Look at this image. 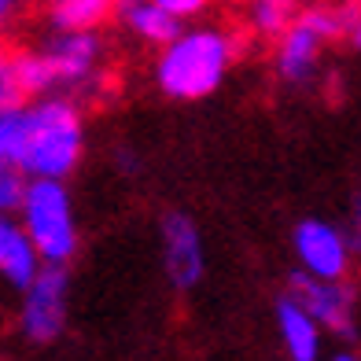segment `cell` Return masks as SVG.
I'll return each mask as SVG.
<instances>
[{"label": "cell", "mask_w": 361, "mask_h": 361, "mask_svg": "<svg viewBox=\"0 0 361 361\" xmlns=\"http://www.w3.org/2000/svg\"><path fill=\"white\" fill-rule=\"evenodd\" d=\"M354 357H357V350H354V347H347V343H343V347L332 354V361H354Z\"/></svg>", "instance_id": "603a6c76"}, {"label": "cell", "mask_w": 361, "mask_h": 361, "mask_svg": "<svg viewBox=\"0 0 361 361\" xmlns=\"http://www.w3.org/2000/svg\"><path fill=\"white\" fill-rule=\"evenodd\" d=\"M291 255L302 273L321 276V281H343L354 269L347 228L324 218H302L291 228Z\"/></svg>", "instance_id": "ba28073f"}, {"label": "cell", "mask_w": 361, "mask_h": 361, "mask_svg": "<svg viewBox=\"0 0 361 361\" xmlns=\"http://www.w3.org/2000/svg\"><path fill=\"white\" fill-rule=\"evenodd\" d=\"M159 48H162L155 59L159 92L170 96V100H203V96L221 89L243 41L218 23H195V26L180 23L177 34Z\"/></svg>", "instance_id": "6da1fadb"}, {"label": "cell", "mask_w": 361, "mask_h": 361, "mask_svg": "<svg viewBox=\"0 0 361 361\" xmlns=\"http://www.w3.org/2000/svg\"><path fill=\"white\" fill-rule=\"evenodd\" d=\"M23 11H26V0H0V37L23 19Z\"/></svg>", "instance_id": "ffe728a7"}, {"label": "cell", "mask_w": 361, "mask_h": 361, "mask_svg": "<svg viewBox=\"0 0 361 361\" xmlns=\"http://www.w3.org/2000/svg\"><path fill=\"white\" fill-rule=\"evenodd\" d=\"M350 8H306L295 11L288 30L276 37V78L291 89H306L321 71V52L328 41L343 37Z\"/></svg>", "instance_id": "5b68a950"}, {"label": "cell", "mask_w": 361, "mask_h": 361, "mask_svg": "<svg viewBox=\"0 0 361 361\" xmlns=\"http://www.w3.org/2000/svg\"><path fill=\"white\" fill-rule=\"evenodd\" d=\"M114 15L122 19V26L144 44H166L177 30L180 19H173L170 11H162L155 0H114Z\"/></svg>", "instance_id": "7c38bea8"}, {"label": "cell", "mask_w": 361, "mask_h": 361, "mask_svg": "<svg viewBox=\"0 0 361 361\" xmlns=\"http://www.w3.org/2000/svg\"><path fill=\"white\" fill-rule=\"evenodd\" d=\"M343 34H347V41L361 52V15H357L354 8H350V15H347V30H343Z\"/></svg>", "instance_id": "7402d4cb"}, {"label": "cell", "mask_w": 361, "mask_h": 361, "mask_svg": "<svg viewBox=\"0 0 361 361\" xmlns=\"http://www.w3.org/2000/svg\"><path fill=\"white\" fill-rule=\"evenodd\" d=\"M155 4H159L162 11H170L173 19L188 23V19H195V15H203V11H207L210 0H155Z\"/></svg>", "instance_id": "ac0fdd59"}, {"label": "cell", "mask_w": 361, "mask_h": 361, "mask_svg": "<svg viewBox=\"0 0 361 361\" xmlns=\"http://www.w3.org/2000/svg\"><path fill=\"white\" fill-rule=\"evenodd\" d=\"M295 299L306 306V314L321 324V332L343 339L347 347L357 343V291L343 281H321L302 269L291 273V288Z\"/></svg>", "instance_id": "52a82bcc"}, {"label": "cell", "mask_w": 361, "mask_h": 361, "mask_svg": "<svg viewBox=\"0 0 361 361\" xmlns=\"http://www.w3.org/2000/svg\"><path fill=\"white\" fill-rule=\"evenodd\" d=\"M114 166H118V170H126L129 177H133V173H140V159H137V152H133V147H118V152H114Z\"/></svg>", "instance_id": "44dd1931"}, {"label": "cell", "mask_w": 361, "mask_h": 361, "mask_svg": "<svg viewBox=\"0 0 361 361\" xmlns=\"http://www.w3.org/2000/svg\"><path fill=\"white\" fill-rule=\"evenodd\" d=\"M114 15V0H48L52 30H92Z\"/></svg>", "instance_id": "4fadbf2b"}, {"label": "cell", "mask_w": 361, "mask_h": 361, "mask_svg": "<svg viewBox=\"0 0 361 361\" xmlns=\"http://www.w3.org/2000/svg\"><path fill=\"white\" fill-rule=\"evenodd\" d=\"M23 122H26V100L0 104V162L15 166L19 147H23Z\"/></svg>", "instance_id": "9a60e30c"}, {"label": "cell", "mask_w": 361, "mask_h": 361, "mask_svg": "<svg viewBox=\"0 0 361 361\" xmlns=\"http://www.w3.org/2000/svg\"><path fill=\"white\" fill-rule=\"evenodd\" d=\"M299 11V0H247V30L262 41H276Z\"/></svg>", "instance_id": "5bb4252c"}, {"label": "cell", "mask_w": 361, "mask_h": 361, "mask_svg": "<svg viewBox=\"0 0 361 361\" xmlns=\"http://www.w3.org/2000/svg\"><path fill=\"white\" fill-rule=\"evenodd\" d=\"M71 317V269L59 262H41L23 291H19V336L30 347H52L67 332Z\"/></svg>", "instance_id": "8992f818"}, {"label": "cell", "mask_w": 361, "mask_h": 361, "mask_svg": "<svg viewBox=\"0 0 361 361\" xmlns=\"http://www.w3.org/2000/svg\"><path fill=\"white\" fill-rule=\"evenodd\" d=\"M357 4H361V0H357Z\"/></svg>", "instance_id": "cb8c5ba5"}, {"label": "cell", "mask_w": 361, "mask_h": 361, "mask_svg": "<svg viewBox=\"0 0 361 361\" xmlns=\"http://www.w3.org/2000/svg\"><path fill=\"white\" fill-rule=\"evenodd\" d=\"M23 188H26V173L11 162H0V214H15L23 203Z\"/></svg>", "instance_id": "2e32d148"}, {"label": "cell", "mask_w": 361, "mask_h": 361, "mask_svg": "<svg viewBox=\"0 0 361 361\" xmlns=\"http://www.w3.org/2000/svg\"><path fill=\"white\" fill-rule=\"evenodd\" d=\"M347 240H350L354 258H361V188L354 192V200H350V225H347Z\"/></svg>", "instance_id": "d6986e66"}, {"label": "cell", "mask_w": 361, "mask_h": 361, "mask_svg": "<svg viewBox=\"0 0 361 361\" xmlns=\"http://www.w3.org/2000/svg\"><path fill=\"white\" fill-rule=\"evenodd\" d=\"M15 56V78L30 96L63 92V96H89L104 85V59L107 41L100 26L92 30H52L41 48Z\"/></svg>", "instance_id": "7a4b0ae2"}, {"label": "cell", "mask_w": 361, "mask_h": 361, "mask_svg": "<svg viewBox=\"0 0 361 361\" xmlns=\"http://www.w3.org/2000/svg\"><path fill=\"white\" fill-rule=\"evenodd\" d=\"M85 155V118L74 96L44 92L26 100V122H23V147L19 166L26 177H59L67 180Z\"/></svg>", "instance_id": "3957f363"}, {"label": "cell", "mask_w": 361, "mask_h": 361, "mask_svg": "<svg viewBox=\"0 0 361 361\" xmlns=\"http://www.w3.org/2000/svg\"><path fill=\"white\" fill-rule=\"evenodd\" d=\"M273 321H276L281 347H284V354L291 361H317L324 354V332H321V324L306 314V306L295 299L291 291L276 295Z\"/></svg>", "instance_id": "30bf717a"}, {"label": "cell", "mask_w": 361, "mask_h": 361, "mask_svg": "<svg viewBox=\"0 0 361 361\" xmlns=\"http://www.w3.org/2000/svg\"><path fill=\"white\" fill-rule=\"evenodd\" d=\"M26 236L34 240L41 262H59L71 266L81 247V228L74 214V195L67 180L59 177H26L23 203L15 210Z\"/></svg>", "instance_id": "277c9868"}, {"label": "cell", "mask_w": 361, "mask_h": 361, "mask_svg": "<svg viewBox=\"0 0 361 361\" xmlns=\"http://www.w3.org/2000/svg\"><path fill=\"white\" fill-rule=\"evenodd\" d=\"M19 100H26V92L15 78V56L8 48H0V104H19Z\"/></svg>", "instance_id": "e0dca14e"}, {"label": "cell", "mask_w": 361, "mask_h": 361, "mask_svg": "<svg viewBox=\"0 0 361 361\" xmlns=\"http://www.w3.org/2000/svg\"><path fill=\"white\" fill-rule=\"evenodd\" d=\"M162 273H166V281L177 295H188L203 284V273H207L203 233L185 210H170L162 218Z\"/></svg>", "instance_id": "9c48e42d"}, {"label": "cell", "mask_w": 361, "mask_h": 361, "mask_svg": "<svg viewBox=\"0 0 361 361\" xmlns=\"http://www.w3.org/2000/svg\"><path fill=\"white\" fill-rule=\"evenodd\" d=\"M41 269V255L15 214H0V284L23 291Z\"/></svg>", "instance_id": "8fae6325"}]
</instances>
